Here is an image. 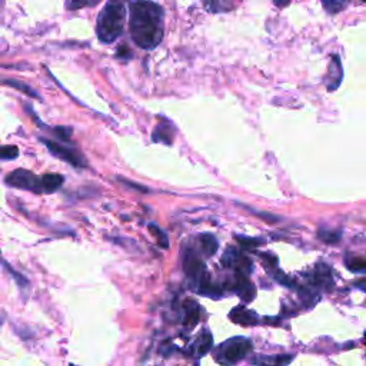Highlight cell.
I'll return each mask as SVG.
<instances>
[{"instance_id": "f546056e", "label": "cell", "mask_w": 366, "mask_h": 366, "mask_svg": "<svg viewBox=\"0 0 366 366\" xmlns=\"http://www.w3.org/2000/svg\"><path fill=\"white\" fill-rule=\"evenodd\" d=\"M55 136L59 138L62 142H71L72 138V129L68 126H58L53 129Z\"/></svg>"}, {"instance_id": "e0dca14e", "label": "cell", "mask_w": 366, "mask_h": 366, "mask_svg": "<svg viewBox=\"0 0 366 366\" xmlns=\"http://www.w3.org/2000/svg\"><path fill=\"white\" fill-rule=\"evenodd\" d=\"M0 85L3 86H9V88H13L16 90H19L25 95H27L29 97H33V99H40L39 93H36V90L30 88L29 85H26V83L21 82V80H16V79H0Z\"/></svg>"}, {"instance_id": "3957f363", "label": "cell", "mask_w": 366, "mask_h": 366, "mask_svg": "<svg viewBox=\"0 0 366 366\" xmlns=\"http://www.w3.org/2000/svg\"><path fill=\"white\" fill-rule=\"evenodd\" d=\"M254 343L245 337H235L225 341L216 349L213 358L222 366H234L242 359H245L252 351Z\"/></svg>"}, {"instance_id": "ac0fdd59", "label": "cell", "mask_w": 366, "mask_h": 366, "mask_svg": "<svg viewBox=\"0 0 366 366\" xmlns=\"http://www.w3.org/2000/svg\"><path fill=\"white\" fill-rule=\"evenodd\" d=\"M212 346H213V338L210 335V332H204V334L197 338V341L195 343V351H196L199 358H202L210 352Z\"/></svg>"}, {"instance_id": "f1b7e54d", "label": "cell", "mask_w": 366, "mask_h": 366, "mask_svg": "<svg viewBox=\"0 0 366 366\" xmlns=\"http://www.w3.org/2000/svg\"><path fill=\"white\" fill-rule=\"evenodd\" d=\"M116 179H118V180L122 183L123 186H126V188H132L133 191H138V192H141V193H149V192H151V189H149V188H146V186H143V185H139V183H135V182H132V180H129V179H123L122 176H116Z\"/></svg>"}, {"instance_id": "277c9868", "label": "cell", "mask_w": 366, "mask_h": 366, "mask_svg": "<svg viewBox=\"0 0 366 366\" xmlns=\"http://www.w3.org/2000/svg\"><path fill=\"white\" fill-rule=\"evenodd\" d=\"M39 141L49 149V152L55 155L56 158L62 159L63 162L72 164L73 168H86V159L83 158V155L77 152L76 149L45 138H40Z\"/></svg>"}, {"instance_id": "836d02e7", "label": "cell", "mask_w": 366, "mask_h": 366, "mask_svg": "<svg viewBox=\"0 0 366 366\" xmlns=\"http://www.w3.org/2000/svg\"><path fill=\"white\" fill-rule=\"evenodd\" d=\"M263 322L271 324V325H276V324H279V319L278 318H266V319H263Z\"/></svg>"}, {"instance_id": "30bf717a", "label": "cell", "mask_w": 366, "mask_h": 366, "mask_svg": "<svg viewBox=\"0 0 366 366\" xmlns=\"http://www.w3.org/2000/svg\"><path fill=\"white\" fill-rule=\"evenodd\" d=\"M229 319L241 326H255L259 324L258 315L243 305H239L232 309L229 313Z\"/></svg>"}, {"instance_id": "7c38bea8", "label": "cell", "mask_w": 366, "mask_h": 366, "mask_svg": "<svg viewBox=\"0 0 366 366\" xmlns=\"http://www.w3.org/2000/svg\"><path fill=\"white\" fill-rule=\"evenodd\" d=\"M293 359V355H256L252 358L251 363L255 366H288Z\"/></svg>"}, {"instance_id": "ffe728a7", "label": "cell", "mask_w": 366, "mask_h": 366, "mask_svg": "<svg viewBox=\"0 0 366 366\" xmlns=\"http://www.w3.org/2000/svg\"><path fill=\"white\" fill-rule=\"evenodd\" d=\"M232 2L234 0H205V6L212 13L228 12L229 9H232Z\"/></svg>"}, {"instance_id": "4dcf8cb0", "label": "cell", "mask_w": 366, "mask_h": 366, "mask_svg": "<svg viewBox=\"0 0 366 366\" xmlns=\"http://www.w3.org/2000/svg\"><path fill=\"white\" fill-rule=\"evenodd\" d=\"M99 0H68V6L73 10L80 9V8H88V6H95Z\"/></svg>"}, {"instance_id": "7402d4cb", "label": "cell", "mask_w": 366, "mask_h": 366, "mask_svg": "<svg viewBox=\"0 0 366 366\" xmlns=\"http://www.w3.org/2000/svg\"><path fill=\"white\" fill-rule=\"evenodd\" d=\"M318 238L326 243V245H335L341 241L342 232L341 230H328V229H321L318 232Z\"/></svg>"}, {"instance_id": "8fae6325", "label": "cell", "mask_w": 366, "mask_h": 366, "mask_svg": "<svg viewBox=\"0 0 366 366\" xmlns=\"http://www.w3.org/2000/svg\"><path fill=\"white\" fill-rule=\"evenodd\" d=\"M343 80V69H342V63L338 55L332 56L330 59V64H329V71H328V76H326V88L329 92L332 90H337L341 83Z\"/></svg>"}, {"instance_id": "9a60e30c", "label": "cell", "mask_w": 366, "mask_h": 366, "mask_svg": "<svg viewBox=\"0 0 366 366\" xmlns=\"http://www.w3.org/2000/svg\"><path fill=\"white\" fill-rule=\"evenodd\" d=\"M199 246H201V251L206 258H212L216 252H218L219 242L212 234H202L199 236Z\"/></svg>"}, {"instance_id": "d4e9b609", "label": "cell", "mask_w": 366, "mask_h": 366, "mask_svg": "<svg viewBox=\"0 0 366 366\" xmlns=\"http://www.w3.org/2000/svg\"><path fill=\"white\" fill-rule=\"evenodd\" d=\"M347 3V0H322V5L325 10L330 14L339 13Z\"/></svg>"}, {"instance_id": "d6a6232c", "label": "cell", "mask_w": 366, "mask_h": 366, "mask_svg": "<svg viewBox=\"0 0 366 366\" xmlns=\"http://www.w3.org/2000/svg\"><path fill=\"white\" fill-rule=\"evenodd\" d=\"M273 3L278 6V8H286L289 3H291V0H273Z\"/></svg>"}, {"instance_id": "8992f818", "label": "cell", "mask_w": 366, "mask_h": 366, "mask_svg": "<svg viewBox=\"0 0 366 366\" xmlns=\"http://www.w3.org/2000/svg\"><path fill=\"white\" fill-rule=\"evenodd\" d=\"M221 263L228 269H234L235 272L245 273V275H251L254 271L252 269L254 268L252 260L249 259L246 255L236 251L235 247L226 249L225 254L221 258Z\"/></svg>"}, {"instance_id": "9c48e42d", "label": "cell", "mask_w": 366, "mask_h": 366, "mask_svg": "<svg viewBox=\"0 0 366 366\" xmlns=\"http://www.w3.org/2000/svg\"><path fill=\"white\" fill-rule=\"evenodd\" d=\"M228 288L236 292V295L246 304L252 302L256 297V288L252 282L249 280V275L235 272V278L232 280V284L228 285Z\"/></svg>"}, {"instance_id": "44dd1931", "label": "cell", "mask_w": 366, "mask_h": 366, "mask_svg": "<svg viewBox=\"0 0 366 366\" xmlns=\"http://www.w3.org/2000/svg\"><path fill=\"white\" fill-rule=\"evenodd\" d=\"M147 229H149V232H151V234L154 235V238L156 239V242H158V245H159L160 247H163V249H168V247H169V238H168V235H166L164 232H163L158 225H155V223H149Z\"/></svg>"}, {"instance_id": "4fadbf2b", "label": "cell", "mask_w": 366, "mask_h": 366, "mask_svg": "<svg viewBox=\"0 0 366 366\" xmlns=\"http://www.w3.org/2000/svg\"><path fill=\"white\" fill-rule=\"evenodd\" d=\"M173 135H175V127L171 122L163 119L154 130L152 133V141L158 143H164L171 146L173 142Z\"/></svg>"}, {"instance_id": "5b68a950", "label": "cell", "mask_w": 366, "mask_h": 366, "mask_svg": "<svg viewBox=\"0 0 366 366\" xmlns=\"http://www.w3.org/2000/svg\"><path fill=\"white\" fill-rule=\"evenodd\" d=\"M5 182L12 188H18L23 191H30L35 193H43L42 192V180L35 173H32L26 169H16L6 175Z\"/></svg>"}, {"instance_id": "ba28073f", "label": "cell", "mask_w": 366, "mask_h": 366, "mask_svg": "<svg viewBox=\"0 0 366 366\" xmlns=\"http://www.w3.org/2000/svg\"><path fill=\"white\" fill-rule=\"evenodd\" d=\"M309 284L315 288L322 289L325 292H330L335 286L334 276H332V269L324 262H319L315 266V269L309 275Z\"/></svg>"}, {"instance_id": "52a82bcc", "label": "cell", "mask_w": 366, "mask_h": 366, "mask_svg": "<svg viewBox=\"0 0 366 366\" xmlns=\"http://www.w3.org/2000/svg\"><path fill=\"white\" fill-rule=\"evenodd\" d=\"M182 268L183 272L188 278H191L193 282H197L205 273H206V265L205 262L199 258L192 249H185L182 255Z\"/></svg>"}, {"instance_id": "83f0119b", "label": "cell", "mask_w": 366, "mask_h": 366, "mask_svg": "<svg viewBox=\"0 0 366 366\" xmlns=\"http://www.w3.org/2000/svg\"><path fill=\"white\" fill-rule=\"evenodd\" d=\"M242 208L247 209V210H249V212H251L252 215L258 216V218H259V219H263L265 222H268V223H275V222L280 221V218H279V216H276V215H272V213H269V212H259V210H255V209H251V208H247V206H245V205H242Z\"/></svg>"}, {"instance_id": "d590c367", "label": "cell", "mask_w": 366, "mask_h": 366, "mask_svg": "<svg viewBox=\"0 0 366 366\" xmlns=\"http://www.w3.org/2000/svg\"><path fill=\"white\" fill-rule=\"evenodd\" d=\"M71 366H75V365H71Z\"/></svg>"}, {"instance_id": "1f68e13d", "label": "cell", "mask_w": 366, "mask_h": 366, "mask_svg": "<svg viewBox=\"0 0 366 366\" xmlns=\"http://www.w3.org/2000/svg\"><path fill=\"white\" fill-rule=\"evenodd\" d=\"M118 58L119 59H130L132 58V52H130V49L127 47V45H122L118 49Z\"/></svg>"}, {"instance_id": "e575fe53", "label": "cell", "mask_w": 366, "mask_h": 366, "mask_svg": "<svg viewBox=\"0 0 366 366\" xmlns=\"http://www.w3.org/2000/svg\"><path fill=\"white\" fill-rule=\"evenodd\" d=\"M361 2H365V0H361Z\"/></svg>"}, {"instance_id": "5bb4252c", "label": "cell", "mask_w": 366, "mask_h": 366, "mask_svg": "<svg viewBox=\"0 0 366 366\" xmlns=\"http://www.w3.org/2000/svg\"><path fill=\"white\" fill-rule=\"evenodd\" d=\"M42 180V192L43 193H55L64 183V178L59 173H47L40 178Z\"/></svg>"}, {"instance_id": "4316f807", "label": "cell", "mask_w": 366, "mask_h": 366, "mask_svg": "<svg viewBox=\"0 0 366 366\" xmlns=\"http://www.w3.org/2000/svg\"><path fill=\"white\" fill-rule=\"evenodd\" d=\"M260 259H262V263L265 265L266 271H268L269 273L275 269L279 268V260L276 258V255H272V254H259Z\"/></svg>"}, {"instance_id": "484cf974", "label": "cell", "mask_w": 366, "mask_h": 366, "mask_svg": "<svg viewBox=\"0 0 366 366\" xmlns=\"http://www.w3.org/2000/svg\"><path fill=\"white\" fill-rule=\"evenodd\" d=\"M19 156L18 146H0V160H13Z\"/></svg>"}, {"instance_id": "2e32d148", "label": "cell", "mask_w": 366, "mask_h": 366, "mask_svg": "<svg viewBox=\"0 0 366 366\" xmlns=\"http://www.w3.org/2000/svg\"><path fill=\"white\" fill-rule=\"evenodd\" d=\"M185 319H183V324H185L186 328H193L199 324L201 321V308L196 302L188 301V304L185 305Z\"/></svg>"}, {"instance_id": "cb8c5ba5", "label": "cell", "mask_w": 366, "mask_h": 366, "mask_svg": "<svg viewBox=\"0 0 366 366\" xmlns=\"http://www.w3.org/2000/svg\"><path fill=\"white\" fill-rule=\"evenodd\" d=\"M235 239L238 241L241 249H245V251H251V249H256L263 243L260 238H247V236H239L236 235Z\"/></svg>"}, {"instance_id": "6da1fadb", "label": "cell", "mask_w": 366, "mask_h": 366, "mask_svg": "<svg viewBox=\"0 0 366 366\" xmlns=\"http://www.w3.org/2000/svg\"><path fill=\"white\" fill-rule=\"evenodd\" d=\"M164 13L152 0H130L129 32L141 49H155L163 39Z\"/></svg>"}, {"instance_id": "603a6c76", "label": "cell", "mask_w": 366, "mask_h": 366, "mask_svg": "<svg viewBox=\"0 0 366 366\" xmlns=\"http://www.w3.org/2000/svg\"><path fill=\"white\" fill-rule=\"evenodd\" d=\"M0 265H2L3 266V268H8V272L13 276V279L16 280V284H18L19 285V288H26V286H29V280L22 275V273H19V272H16L13 268H12V266L3 259V256H2V252H0Z\"/></svg>"}, {"instance_id": "7a4b0ae2", "label": "cell", "mask_w": 366, "mask_h": 366, "mask_svg": "<svg viewBox=\"0 0 366 366\" xmlns=\"http://www.w3.org/2000/svg\"><path fill=\"white\" fill-rule=\"evenodd\" d=\"M126 0H108L97 16L96 33L102 43H113L125 30Z\"/></svg>"}, {"instance_id": "d6986e66", "label": "cell", "mask_w": 366, "mask_h": 366, "mask_svg": "<svg viewBox=\"0 0 366 366\" xmlns=\"http://www.w3.org/2000/svg\"><path fill=\"white\" fill-rule=\"evenodd\" d=\"M345 266L349 271L355 272V273H365L366 272V260L362 256H358V255L346 254Z\"/></svg>"}]
</instances>
